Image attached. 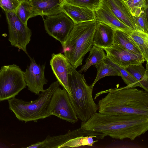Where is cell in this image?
I'll return each mask as SVG.
<instances>
[{
    "mask_svg": "<svg viewBox=\"0 0 148 148\" xmlns=\"http://www.w3.org/2000/svg\"><path fill=\"white\" fill-rule=\"evenodd\" d=\"M80 127L120 140H133L148 130V116L136 115L106 114L96 112Z\"/></svg>",
    "mask_w": 148,
    "mask_h": 148,
    "instance_id": "6da1fadb",
    "label": "cell"
},
{
    "mask_svg": "<svg viewBox=\"0 0 148 148\" xmlns=\"http://www.w3.org/2000/svg\"><path fill=\"white\" fill-rule=\"evenodd\" d=\"M106 93L98 101L99 112L148 116V92L126 86L100 91L96 94L95 99Z\"/></svg>",
    "mask_w": 148,
    "mask_h": 148,
    "instance_id": "7a4b0ae2",
    "label": "cell"
},
{
    "mask_svg": "<svg viewBox=\"0 0 148 148\" xmlns=\"http://www.w3.org/2000/svg\"><path fill=\"white\" fill-rule=\"evenodd\" d=\"M96 21L75 25L65 41L62 45L64 53L72 66L76 69L82 64L86 54L93 46Z\"/></svg>",
    "mask_w": 148,
    "mask_h": 148,
    "instance_id": "3957f363",
    "label": "cell"
},
{
    "mask_svg": "<svg viewBox=\"0 0 148 148\" xmlns=\"http://www.w3.org/2000/svg\"><path fill=\"white\" fill-rule=\"evenodd\" d=\"M71 96L69 97L78 119L82 122L87 121L97 112L98 105L92 97L93 87L89 85L82 74L70 64L69 76Z\"/></svg>",
    "mask_w": 148,
    "mask_h": 148,
    "instance_id": "277c9868",
    "label": "cell"
},
{
    "mask_svg": "<svg viewBox=\"0 0 148 148\" xmlns=\"http://www.w3.org/2000/svg\"><path fill=\"white\" fill-rule=\"evenodd\" d=\"M60 85L58 81L52 83L34 101H26L15 97L10 99L8 100L9 108L18 119L25 122H37L39 119L48 117L47 113L48 106L53 93Z\"/></svg>",
    "mask_w": 148,
    "mask_h": 148,
    "instance_id": "5b68a950",
    "label": "cell"
},
{
    "mask_svg": "<svg viewBox=\"0 0 148 148\" xmlns=\"http://www.w3.org/2000/svg\"><path fill=\"white\" fill-rule=\"evenodd\" d=\"M27 86L24 71L15 64L4 65L0 69V102L15 97Z\"/></svg>",
    "mask_w": 148,
    "mask_h": 148,
    "instance_id": "8992f818",
    "label": "cell"
},
{
    "mask_svg": "<svg viewBox=\"0 0 148 148\" xmlns=\"http://www.w3.org/2000/svg\"><path fill=\"white\" fill-rule=\"evenodd\" d=\"M48 117L56 116L72 123L77 122L78 118L70 100L68 94L64 88L59 87L55 91L47 109Z\"/></svg>",
    "mask_w": 148,
    "mask_h": 148,
    "instance_id": "52a82bcc",
    "label": "cell"
},
{
    "mask_svg": "<svg viewBox=\"0 0 148 148\" xmlns=\"http://www.w3.org/2000/svg\"><path fill=\"white\" fill-rule=\"evenodd\" d=\"M4 12L8 25V40L12 46L28 55L26 47L31 40V30L20 20L14 11Z\"/></svg>",
    "mask_w": 148,
    "mask_h": 148,
    "instance_id": "ba28073f",
    "label": "cell"
},
{
    "mask_svg": "<svg viewBox=\"0 0 148 148\" xmlns=\"http://www.w3.org/2000/svg\"><path fill=\"white\" fill-rule=\"evenodd\" d=\"M47 16L45 18H43L46 32L62 44L72 30L74 22L63 12Z\"/></svg>",
    "mask_w": 148,
    "mask_h": 148,
    "instance_id": "9c48e42d",
    "label": "cell"
},
{
    "mask_svg": "<svg viewBox=\"0 0 148 148\" xmlns=\"http://www.w3.org/2000/svg\"><path fill=\"white\" fill-rule=\"evenodd\" d=\"M94 135L97 138L103 139L106 136L103 134L94 131H86L80 127L72 130H69L64 134L51 136L48 135L41 141H38L26 147L27 148H59L69 140L80 136Z\"/></svg>",
    "mask_w": 148,
    "mask_h": 148,
    "instance_id": "30bf717a",
    "label": "cell"
},
{
    "mask_svg": "<svg viewBox=\"0 0 148 148\" xmlns=\"http://www.w3.org/2000/svg\"><path fill=\"white\" fill-rule=\"evenodd\" d=\"M104 49L107 59L124 68L130 65L142 64L145 61L142 54L129 51L115 43Z\"/></svg>",
    "mask_w": 148,
    "mask_h": 148,
    "instance_id": "8fae6325",
    "label": "cell"
},
{
    "mask_svg": "<svg viewBox=\"0 0 148 148\" xmlns=\"http://www.w3.org/2000/svg\"><path fill=\"white\" fill-rule=\"evenodd\" d=\"M29 57L30 64L24 71V79L28 89L39 95L40 92L44 91L43 86L48 82L44 75L45 64L40 65L36 63L34 58Z\"/></svg>",
    "mask_w": 148,
    "mask_h": 148,
    "instance_id": "7c38bea8",
    "label": "cell"
},
{
    "mask_svg": "<svg viewBox=\"0 0 148 148\" xmlns=\"http://www.w3.org/2000/svg\"><path fill=\"white\" fill-rule=\"evenodd\" d=\"M50 64L60 85L66 90L69 96H71L69 82L71 64L67 58L64 54L61 53H53Z\"/></svg>",
    "mask_w": 148,
    "mask_h": 148,
    "instance_id": "4fadbf2b",
    "label": "cell"
},
{
    "mask_svg": "<svg viewBox=\"0 0 148 148\" xmlns=\"http://www.w3.org/2000/svg\"><path fill=\"white\" fill-rule=\"evenodd\" d=\"M96 21L108 25L114 31L119 30L129 35L133 30L119 20L104 4L95 11Z\"/></svg>",
    "mask_w": 148,
    "mask_h": 148,
    "instance_id": "5bb4252c",
    "label": "cell"
},
{
    "mask_svg": "<svg viewBox=\"0 0 148 148\" xmlns=\"http://www.w3.org/2000/svg\"><path fill=\"white\" fill-rule=\"evenodd\" d=\"M61 10L74 22V24L91 21H96L95 11L84 7L69 3L64 1L61 3Z\"/></svg>",
    "mask_w": 148,
    "mask_h": 148,
    "instance_id": "9a60e30c",
    "label": "cell"
},
{
    "mask_svg": "<svg viewBox=\"0 0 148 148\" xmlns=\"http://www.w3.org/2000/svg\"><path fill=\"white\" fill-rule=\"evenodd\" d=\"M103 4L123 23L136 30L133 16L124 0H103Z\"/></svg>",
    "mask_w": 148,
    "mask_h": 148,
    "instance_id": "2e32d148",
    "label": "cell"
},
{
    "mask_svg": "<svg viewBox=\"0 0 148 148\" xmlns=\"http://www.w3.org/2000/svg\"><path fill=\"white\" fill-rule=\"evenodd\" d=\"M29 1L32 6L35 16L52 15L62 12L61 3L63 1L31 0Z\"/></svg>",
    "mask_w": 148,
    "mask_h": 148,
    "instance_id": "e0dca14e",
    "label": "cell"
},
{
    "mask_svg": "<svg viewBox=\"0 0 148 148\" xmlns=\"http://www.w3.org/2000/svg\"><path fill=\"white\" fill-rule=\"evenodd\" d=\"M97 21L93 45L103 49L109 47L113 43L115 31L106 24Z\"/></svg>",
    "mask_w": 148,
    "mask_h": 148,
    "instance_id": "ac0fdd59",
    "label": "cell"
},
{
    "mask_svg": "<svg viewBox=\"0 0 148 148\" xmlns=\"http://www.w3.org/2000/svg\"><path fill=\"white\" fill-rule=\"evenodd\" d=\"M89 52L85 64L78 71L80 73L86 72L91 66H95L105 61L107 58L103 48L93 45Z\"/></svg>",
    "mask_w": 148,
    "mask_h": 148,
    "instance_id": "d6986e66",
    "label": "cell"
},
{
    "mask_svg": "<svg viewBox=\"0 0 148 148\" xmlns=\"http://www.w3.org/2000/svg\"><path fill=\"white\" fill-rule=\"evenodd\" d=\"M139 82L140 87L148 92V70L142 63L129 66L125 68Z\"/></svg>",
    "mask_w": 148,
    "mask_h": 148,
    "instance_id": "ffe728a7",
    "label": "cell"
},
{
    "mask_svg": "<svg viewBox=\"0 0 148 148\" xmlns=\"http://www.w3.org/2000/svg\"><path fill=\"white\" fill-rule=\"evenodd\" d=\"M113 43L129 51L142 55L139 48L130 36L123 32L115 31Z\"/></svg>",
    "mask_w": 148,
    "mask_h": 148,
    "instance_id": "44dd1931",
    "label": "cell"
},
{
    "mask_svg": "<svg viewBox=\"0 0 148 148\" xmlns=\"http://www.w3.org/2000/svg\"><path fill=\"white\" fill-rule=\"evenodd\" d=\"M129 35L139 48L145 61H148V34L134 30Z\"/></svg>",
    "mask_w": 148,
    "mask_h": 148,
    "instance_id": "7402d4cb",
    "label": "cell"
},
{
    "mask_svg": "<svg viewBox=\"0 0 148 148\" xmlns=\"http://www.w3.org/2000/svg\"><path fill=\"white\" fill-rule=\"evenodd\" d=\"M96 68L97 73L94 82L91 84L93 88L95 84L100 79L106 76H121L118 71L110 64L103 61L95 66Z\"/></svg>",
    "mask_w": 148,
    "mask_h": 148,
    "instance_id": "603a6c76",
    "label": "cell"
},
{
    "mask_svg": "<svg viewBox=\"0 0 148 148\" xmlns=\"http://www.w3.org/2000/svg\"><path fill=\"white\" fill-rule=\"evenodd\" d=\"M97 138L94 135L80 136L71 139L61 145L59 148L76 147L82 146H92L93 144L98 141L94 140V138Z\"/></svg>",
    "mask_w": 148,
    "mask_h": 148,
    "instance_id": "cb8c5ba5",
    "label": "cell"
},
{
    "mask_svg": "<svg viewBox=\"0 0 148 148\" xmlns=\"http://www.w3.org/2000/svg\"><path fill=\"white\" fill-rule=\"evenodd\" d=\"M14 12L20 20L25 24H27L29 18L35 16L32 6L27 0H22Z\"/></svg>",
    "mask_w": 148,
    "mask_h": 148,
    "instance_id": "d4e9b609",
    "label": "cell"
},
{
    "mask_svg": "<svg viewBox=\"0 0 148 148\" xmlns=\"http://www.w3.org/2000/svg\"><path fill=\"white\" fill-rule=\"evenodd\" d=\"M105 61L112 65L118 71L123 81L126 84L127 87L128 88L140 87L138 81L125 68L114 64L107 58Z\"/></svg>",
    "mask_w": 148,
    "mask_h": 148,
    "instance_id": "484cf974",
    "label": "cell"
},
{
    "mask_svg": "<svg viewBox=\"0 0 148 148\" xmlns=\"http://www.w3.org/2000/svg\"><path fill=\"white\" fill-rule=\"evenodd\" d=\"M133 17H137L148 8L147 0H124Z\"/></svg>",
    "mask_w": 148,
    "mask_h": 148,
    "instance_id": "4316f807",
    "label": "cell"
},
{
    "mask_svg": "<svg viewBox=\"0 0 148 148\" xmlns=\"http://www.w3.org/2000/svg\"><path fill=\"white\" fill-rule=\"evenodd\" d=\"M66 2L76 6L86 7L95 11L100 8L103 0H65Z\"/></svg>",
    "mask_w": 148,
    "mask_h": 148,
    "instance_id": "83f0119b",
    "label": "cell"
},
{
    "mask_svg": "<svg viewBox=\"0 0 148 148\" xmlns=\"http://www.w3.org/2000/svg\"><path fill=\"white\" fill-rule=\"evenodd\" d=\"M136 30L148 34V8L138 17H133Z\"/></svg>",
    "mask_w": 148,
    "mask_h": 148,
    "instance_id": "f1b7e54d",
    "label": "cell"
},
{
    "mask_svg": "<svg viewBox=\"0 0 148 148\" xmlns=\"http://www.w3.org/2000/svg\"><path fill=\"white\" fill-rule=\"evenodd\" d=\"M22 0H0V7L4 11H15Z\"/></svg>",
    "mask_w": 148,
    "mask_h": 148,
    "instance_id": "f546056e",
    "label": "cell"
},
{
    "mask_svg": "<svg viewBox=\"0 0 148 148\" xmlns=\"http://www.w3.org/2000/svg\"><path fill=\"white\" fill-rule=\"evenodd\" d=\"M28 0V1H30V0ZM61 0V1H64V0Z\"/></svg>",
    "mask_w": 148,
    "mask_h": 148,
    "instance_id": "4dcf8cb0",
    "label": "cell"
},
{
    "mask_svg": "<svg viewBox=\"0 0 148 148\" xmlns=\"http://www.w3.org/2000/svg\"><path fill=\"white\" fill-rule=\"evenodd\" d=\"M1 15L0 14V17H1Z\"/></svg>",
    "mask_w": 148,
    "mask_h": 148,
    "instance_id": "1f68e13d",
    "label": "cell"
}]
</instances>
